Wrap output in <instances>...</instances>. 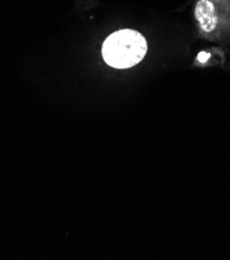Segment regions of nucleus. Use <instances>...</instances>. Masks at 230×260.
Listing matches in <instances>:
<instances>
[{
	"label": "nucleus",
	"mask_w": 230,
	"mask_h": 260,
	"mask_svg": "<svg viewBox=\"0 0 230 260\" xmlns=\"http://www.w3.org/2000/svg\"><path fill=\"white\" fill-rule=\"evenodd\" d=\"M147 43L144 37L132 29H121L110 35L102 47L105 62L115 69H129L145 56Z\"/></svg>",
	"instance_id": "nucleus-1"
},
{
	"label": "nucleus",
	"mask_w": 230,
	"mask_h": 260,
	"mask_svg": "<svg viewBox=\"0 0 230 260\" xmlns=\"http://www.w3.org/2000/svg\"><path fill=\"white\" fill-rule=\"evenodd\" d=\"M195 17L203 31L212 32L215 30L218 18L216 16L215 7L210 0H199L195 9Z\"/></svg>",
	"instance_id": "nucleus-2"
},
{
	"label": "nucleus",
	"mask_w": 230,
	"mask_h": 260,
	"mask_svg": "<svg viewBox=\"0 0 230 260\" xmlns=\"http://www.w3.org/2000/svg\"><path fill=\"white\" fill-rule=\"evenodd\" d=\"M209 57H210V54L207 53V52H201V53L198 55V59L200 62H204L206 60H208Z\"/></svg>",
	"instance_id": "nucleus-3"
}]
</instances>
